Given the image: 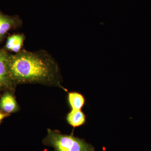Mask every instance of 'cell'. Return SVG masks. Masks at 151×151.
<instances>
[{"label": "cell", "mask_w": 151, "mask_h": 151, "mask_svg": "<svg viewBox=\"0 0 151 151\" xmlns=\"http://www.w3.org/2000/svg\"><path fill=\"white\" fill-rule=\"evenodd\" d=\"M6 15H5L4 14L2 13L0 11V23L2 22V21L4 19V18L5 17Z\"/></svg>", "instance_id": "10"}, {"label": "cell", "mask_w": 151, "mask_h": 151, "mask_svg": "<svg viewBox=\"0 0 151 151\" xmlns=\"http://www.w3.org/2000/svg\"><path fill=\"white\" fill-rule=\"evenodd\" d=\"M21 24V21L18 17L6 15L0 23V42L9 30L19 26Z\"/></svg>", "instance_id": "5"}, {"label": "cell", "mask_w": 151, "mask_h": 151, "mask_svg": "<svg viewBox=\"0 0 151 151\" xmlns=\"http://www.w3.org/2000/svg\"><path fill=\"white\" fill-rule=\"evenodd\" d=\"M0 110L8 114L19 111V105L12 93L6 92L3 95L0 100Z\"/></svg>", "instance_id": "4"}, {"label": "cell", "mask_w": 151, "mask_h": 151, "mask_svg": "<svg viewBox=\"0 0 151 151\" xmlns=\"http://www.w3.org/2000/svg\"><path fill=\"white\" fill-rule=\"evenodd\" d=\"M10 76L14 85L24 83H39L57 86L60 84V70L54 59L44 51L32 52L23 50L9 55Z\"/></svg>", "instance_id": "1"}, {"label": "cell", "mask_w": 151, "mask_h": 151, "mask_svg": "<svg viewBox=\"0 0 151 151\" xmlns=\"http://www.w3.org/2000/svg\"><path fill=\"white\" fill-rule=\"evenodd\" d=\"M44 145L54 148L55 151H94L95 148L84 139L75 137L73 132L70 135L63 134L58 130L47 129L43 139Z\"/></svg>", "instance_id": "2"}, {"label": "cell", "mask_w": 151, "mask_h": 151, "mask_svg": "<svg viewBox=\"0 0 151 151\" xmlns=\"http://www.w3.org/2000/svg\"><path fill=\"white\" fill-rule=\"evenodd\" d=\"M67 99L71 110H81L86 103L84 95L78 92H69Z\"/></svg>", "instance_id": "8"}, {"label": "cell", "mask_w": 151, "mask_h": 151, "mask_svg": "<svg viewBox=\"0 0 151 151\" xmlns=\"http://www.w3.org/2000/svg\"><path fill=\"white\" fill-rule=\"evenodd\" d=\"M25 36L23 34L14 35L9 37L6 45V48L8 50L14 52H19L23 45Z\"/></svg>", "instance_id": "7"}, {"label": "cell", "mask_w": 151, "mask_h": 151, "mask_svg": "<svg viewBox=\"0 0 151 151\" xmlns=\"http://www.w3.org/2000/svg\"><path fill=\"white\" fill-rule=\"evenodd\" d=\"M9 116V114H6V113H3L0 112V124L2 121L4 120L6 117Z\"/></svg>", "instance_id": "9"}, {"label": "cell", "mask_w": 151, "mask_h": 151, "mask_svg": "<svg viewBox=\"0 0 151 151\" xmlns=\"http://www.w3.org/2000/svg\"><path fill=\"white\" fill-rule=\"evenodd\" d=\"M66 121L73 128L82 126L86 122V116L81 110H71L68 113Z\"/></svg>", "instance_id": "6"}, {"label": "cell", "mask_w": 151, "mask_h": 151, "mask_svg": "<svg viewBox=\"0 0 151 151\" xmlns=\"http://www.w3.org/2000/svg\"><path fill=\"white\" fill-rule=\"evenodd\" d=\"M9 55L6 51L0 49V87L12 90L14 84L10 76L8 67Z\"/></svg>", "instance_id": "3"}]
</instances>
